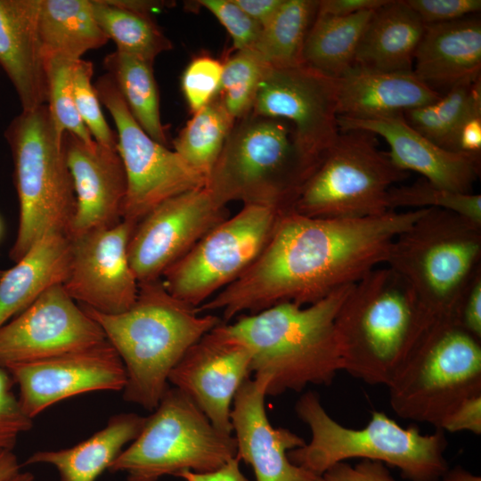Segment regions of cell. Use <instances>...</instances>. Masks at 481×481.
<instances>
[{
	"instance_id": "obj_1",
	"label": "cell",
	"mask_w": 481,
	"mask_h": 481,
	"mask_svg": "<svg viewBox=\"0 0 481 481\" xmlns=\"http://www.w3.org/2000/svg\"><path fill=\"white\" fill-rule=\"evenodd\" d=\"M422 211L320 218L283 210L256 261L211 298L209 308L230 322L284 302L314 303L385 265L394 240Z\"/></svg>"
},
{
	"instance_id": "obj_2",
	"label": "cell",
	"mask_w": 481,
	"mask_h": 481,
	"mask_svg": "<svg viewBox=\"0 0 481 481\" xmlns=\"http://www.w3.org/2000/svg\"><path fill=\"white\" fill-rule=\"evenodd\" d=\"M354 284L309 305L284 302L224 323L249 347L252 373L267 380L266 395L328 386L343 371L335 319Z\"/></svg>"
},
{
	"instance_id": "obj_3",
	"label": "cell",
	"mask_w": 481,
	"mask_h": 481,
	"mask_svg": "<svg viewBox=\"0 0 481 481\" xmlns=\"http://www.w3.org/2000/svg\"><path fill=\"white\" fill-rule=\"evenodd\" d=\"M81 306L124 364L123 398L149 411L158 406L171 371L187 350L223 322L216 314H200L171 295L161 280L139 283L134 305L119 314Z\"/></svg>"
},
{
	"instance_id": "obj_4",
	"label": "cell",
	"mask_w": 481,
	"mask_h": 481,
	"mask_svg": "<svg viewBox=\"0 0 481 481\" xmlns=\"http://www.w3.org/2000/svg\"><path fill=\"white\" fill-rule=\"evenodd\" d=\"M430 322L396 272L386 265L371 270L352 286L335 319L343 371L387 387Z\"/></svg>"
},
{
	"instance_id": "obj_5",
	"label": "cell",
	"mask_w": 481,
	"mask_h": 481,
	"mask_svg": "<svg viewBox=\"0 0 481 481\" xmlns=\"http://www.w3.org/2000/svg\"><path fill=\"white\" fill-rule=\"evenodd\" d=\"M298 417L311 432L308 443L289 452L291 462L322 476L349 459L376 461L397 468L409 481H440L448 469L444 431L422 434L403 428L382 412H372L367 425L351 428L339 424L324 409L319 395L306 392L298 400Z\"/></svg>"
},
{
	"instance_id": "obj_6",
	"label": "cell",
	"mask_w": 481,
	"mask_h": 481,
	"mask_svg": "<svg viewBox=\"0 0 481 481\" xmlns=\"http://www.w3.org/2000/svg\"><path fill=\"white\" fill-rule=\"evenodd\" d=\"M480 257L481 224L451 211L424 208L394 240L385 265L407 282L434 321L456 319Z\"/></svg>"
},
{
	"instance_id": "obj_7",
	"label": "cell",
	"mask_w": 481,
	"mask_h": 481,
	"mask_svg": "<svg viewBox=\"0 0 481 481\" xmlns=\"http://www.w3.org/2000/svg\"><path fill=\"white\" fill-rule=\"evenodd\" d=\"M387 387L397 416L440 428L461 402L481 394V339L456 319L430 322Z\"/></svg>"
},
{
	"instance_id": "obj_8",
	"label": "cell",
	"mask_w": 481,
	"mask_h": 481,
	"mask_svg": "<svg viewBox=\"0 0 481 481\" xmlns=\"http://www.w3.org/2000/svg\"><path fill=\"white\" fill-rule=\"evenodd\" d=\"M19 200V225L10 250L17 262L44 235L69 236L76 195L63 135L56 131L46 105L21 110L5 130Z\"/></svg>"
},
{
	"instance_id": "obj_9",
	"label": "cell",
	"mask_w": 481,
	"mask_h": 481,
	"mask_svg": "<svg viewBox=\"0 0 481 481\" xmlns=\"http://www.w3.org/2000/svg\"><path fill=\"white\" fill-rule=\"evenodd\" d=\"M304 180L292 126L249 112L235 120L205 186L224 206L289 210Z\"/></svg>"
},
{
	"instance_id": "obj_10",
	"label": "cell",
	"mask_w": 481,
	"mask_h": 481,
	"mask_svg": "<svg viewBox=\"0 0 481 481\" xmlns=\"http://www.w3.org/2000/svg\"><path fill=\"white\" fill-rule=\"evenodd\" d=\"M138 436L110 466L127 481H158L183 471L213 472L236 457L232 434L217 429L183 392L168 387Z\"/></svg>"
},
{
	"instance_id": "obj_11",
	"label": "cell",
	"mask_w": 481,
	"mask_h": 481,
	"mask_svg": "<svg viewBox=\"0 0 481 481\" xmlns=\"http://www.w3.org/2000/svg\"><path fill=\"white\" fill-rule=\"evenodd\" d=\"M363 130L340 131L323 159L298 189L289 210L320 218H359L387 211L389 190L409 173Z\"/></svg>"
},
{
	"instance_id": "obj_12",
	"label": "cell",
	"mask_w": 481,
	"mask_h": 481,
	"mask_svg": "<svg viewBox=\"0 0 481 481\" xmlns=\"http://www.w3.org/2000/svg\"><path fill=\"white\" fill-rule=\"evenodd\" d=\"M278 208L245 204L209 230L162 275L167 290L199 308L241 276L268 242Z\"/></svg>"
},
{
	"instance_id": "obj_13",
	"label": "cell",
	"mask_w": 481,
	"mask_h": 481,
	"mask_svg": "<svg viewBox=\"0 0 481 481\" xmlns=\"http://www.w3.org/2000/svg\"><path fill=\"white\" fill-rule=\"evenodd\" d=\"M94 86L117 130V151L126 178L122 220L136 224L164 201L206 185L204 176L139 126L109 74Z\"/></svg>"
},
{
	"instance_id": "obj_14",
	"label": "cell",
	"mask_w": 481,
	"mask_h": 481,
	"mask_svg": "<svg viewBox=\"0 0 481 481\" xmlns=\"http://www.w3.org/2000/svg\"><path fill=\"white\" fill-rule=\"evenodd\" d=\"M337 105V79L302 63L270 67L250 112L292 126L305 182L340 134Z\"/></svg>"
},
{
	"instance_id": "obj_15",
	"label": "cell",
	"mask_w": 481,
	"mask_h": 481,
	"mask_svg": "<svg viewBox=\"0 0 481 481\" xmlns=\"http://www.w3.org/2000/svg\"><path fill=\"white\" fill-rule=\"evenodd\" d=\"M228 216L206 186L175 196L135 226L127 247L131 267L144 283L160 280L209 230Z\"/></svg>"
},
{
	"instance_id": "obj_16",
	"label": "cell",
	"mask_w": 481,
	"mask_h": 481,
	"mask_svg": "<svg viewBox=\"0 0 481 481\" xmlns=\"http://www.w3.org/2000/svg\"><path fill=\"white\" fill-rule=\"evenodd\" d=\"M105 340L99 324L58 284L0 327V364L7 369Z\"/></svg>"
},
{
	"instance_id": "obj_17",
	"label": "cell",
	"mask_w": 481,
	"mask_h": 481,
	"mask_svg": "<svg viewBox=\"0 0 481 481\" xmlns=\"http://www.w3.org/2000/svg\"><path fill=\"white\" fill-rule=\"evenodd\" d=\"M135 224H118L70 238L69 271L62 284L79 305L102 314L130 308L139 283L131 267L127 247Z\"/></svg>"
},
{
	"instance_id": "obj_18",
	"label": "cell",
	"mask_w": 481,
	"mask_h": 481,
	"mask_svg": "<svg viewBox=\"0 0 481 481\" xmlns=\"http://www.w3.org/2000/svg\"><path fill=\"white\" fill-rule=\"evenodd\" d=\"M251 363L249 347L223 322L187 350L168 383L187 395L217 429L232 434V401L252 373Z\"/></svg>"
},
{
	"instance_id": "obj_19",
	"label": "cell",
	"mask_w": 481,
	"mask_h": 481,
	"mask_svg": "<svg viewBox=\"0 0 481 481\" xmlns=\"http://www.w3.org/2000/svg\"><path fill=\"white\" fill-rule=\"evenodd\" d=\"M19 387V400L34 419L51 405L84 393L122 391L126 381L124 364L105 341L32 363L7 368Z\"/></svg>"
},
{
	"instance_id": "obj_20",
	"label": "cell",
	"mask_w": 481,
	"mask_h": 481,
	"mask_svg": "<svg viewBox=\"0 0 481 481\" xmlns=\"http://www.w3.org/2000/svg\"><path fill=\"white\" fill-rule=\"evenodd\" d=\"M266 386L265 379H249L233 398L230 417L236 457L251 466L257 481H323L322 476L290 461L289 452L306 441L270 423L265 407Z\"/></svg>"
},
{
	"instance_id": "obj_21",
	"label": "cell",
	"mask_w": 481,
	"mask_h": 481,
	"mask_svg": "<svg viewBox=\"0 0 481 481\" xmlns=\"http://www.w3.org/2000/svg\"><path fill=\"white\" fill-rule=\"evenodd\" d=\"M62 139L76 195L69 237L118 224L123 217L126 178L117 149L95 141L86 143L67 132Z\"/></svg>"
},
{
	"instance_id": "obj_22",
	"label": "cell",
	"mask_w": 481,
	"mask_h": 481,
	"mask_svg": "<svg viewBox=\"0 0 481 481\" xmlns=\"http://www.w3.org/2000/svg\"><path fill=\"white\" fill-rule=\"evenodd\" d=\"M340 131L363 130L383 138L392 161L431 183L456 192L473 193L480 175L481 154L444 149L414 129L403 113L355 119L338 117Z\"/></svg>"
},
{
	"instance_id": "obj_23",
	"label": "cell",
	"mask_w": 481,
	"mask_h": 481,
	"mask_svg": "<svg viewBox=\"0 0 481 481\" xmlns=\"http://www.w3.org/2000/svg\"><path fill=\"white\" fill-rule=\"evenodd\" d=\"M412 72L440 94L463 82L480 78L479 16L426 25L415 52Z\"/></svg>"
},
{
	"instance_id": "obj_24",
	"label": "cell",
	"mask_w": 481,
	"mask_h": 481,
	"mask_svg": "<svg viewBox=\"0 0 481 481\" xmlns=\"http://www.w3.org/2000/svg\"><path fill=\"white\" fill-rule=\"evenodd\" d=\"M39 8L40 0H0V65L16 91L22 110L46 103Z\"/></svg>"
},
{
	"instance_id": "obj_25",
	"label": "cell",
	"mask_w": 481,
	"mask_h": 481,
	"mask_svg": "<svg viewBox=\"0 0 481 481\" xmlns=\"http://www.w3.org/2000/svg\"><path fill=\"white\" fill-rule=\"evenodd\" d=\"M336 79L338 116L348 118L404 114L442 95L412 71L387 72L354 65Z\"/></svg>"
},
{
	"instance_id": "obj_26",
	"label": "cell",
	"mask_w": 481,
	"mask_h": 481,
	"mask_svg": "<svg viewBox=\"0 0 481 481\" xmlns=\"http://www.w3.org/2000/svg\"><path fill=\"white\" fill-rule=\"evenodd\" d=\"M71 258L70 238L49 232L37 240L0 280V327L53 286L63 284Z\"/></svg>"
},
{
	"instance_id": "obj_27",
	"label": "cell",
	"mask_w": 481,
	"mask_h": 481,
	"mask_svg": "<svg viewBox=\"0 0 481 481\" xmlns=\"http://www.w3.org/2000/svg\"><path fill=\"white\" fill-rule=\"evenodd\" d=\"M425 24L405 0H389L374 11L359 42L355 65L387 71H412Z\"/></svg>"
},
{
	"instance_id": "obj_28",
	"label": "cell",
	"mask_w": 481,
	"mask_h": 481,
	"mask_svg": "<svg viewBox=\"0 0 481 481\" xmlns=\"http://www.w3.org/2000/svg\"><path fill=\"white\" fill-rule=\"evenodd\" d=\"M144 419L133 412L115 414L87 439L65 449L38 451L29 457L26 464L53 465L60 481H95L109 469L125 445L138 436Z\"/></svg>"
},
{
	"instance_id": "obj_29",
	"label": "cell",
	"mask_w": 481,
	"mask_h": 481,
	"mask_svg": "<svg viewBox=\"0 0 481 481\" xmlns=\"http://www.w3.org/2000/svg\"><path fill=\"white\" fill-rule=\"evenodd\" d=\"M38 30L45 61H77L109 41L94 18L92 0H40Z\"/></svg>"
},
{
	"instance_id": "obj_30",
	"label": "cell",
	"mask_w": 481,
	"mask_h": 481,
	"mask_svg": "<svg viewBox=\"0 0 481 481\" xmlns=\"http://www.w3.org/2000/svg\"><path fill=\"white\" fill-rule=\"evenodd\" d=\"M373 12L317 13L304 44L302 63L328 77H341L355 65L359 42Z\"/></svg>"
},
{
	"instance_id": "obj_31",
	"label": "cell",
	"mask_w": 481,
	"mask_h": 481,
	"mask_svg": "<svg viewBox=\"0 0 481 481\" xmlns=\"http://www.w3.org/2000/svg\"><path fill=\"white\" fill-rule=\"evenodd\" d=\"M103 65L135 121L153 140L167 146L153 64L116 50L104 58Z\"/></svg>"
},
{
	"instance_id": "obj_32",
	"label": "cell",
	"mask_w": 481,
	"mask_h": 481,
	"mask_svg": "<svg viewBox=\"0 0 481 481\" xmlns=\"http://www.w3.org/2000/svg\"><path fill=\"white\" fill-rule=\"evenodd\" d=\"M316 0H283L272 19L261 28L253 45L272 68L302 64V52L317 14Z\"/></svg>"
},
{
	"instance_id": "obj_33",
	"label": "cell",
	"mask_w": 481,
	"mask_h": 481,
	"mask_svg": "<svg viewBox=\"0 0 481 481\" xmlns=\"http://www.w3.org/2000/svg\"><path fill=\"white\" fill-rule=\"evenodd\" d=\"M94 18L117 51L138 57L150 63L160 53L172 49L150 14L135 12L112 4L110 0H92Z\"/></svg>"
},
{
	"instance_id": "obj_34",
	"label": "cell",
	"mask_w": 481,
	"mask_h": 481,
	"mask_svg": "<svg viewBox=\"0 0 481 481\" xmlns=\"http://www.w3.org/2000/svg\"><path fill=\"white\" fill-rule=\"evenodd\" d=\"M481 107V80L463 82L429 104L404 113L405 120L436 145L455 151V137L465 118Z\"/></svg>"
},
{
	"instance_id": "obj_35",
	"label": "cell",
	"mask_w": 481,
	"mask_h": 481,
	"mask_svg": "<svg viewBox=\"0 0 481 481\" xmlns=\"http://www.w3.org/2000/svg\"><path fill=\"white\" fill-rule=\"evenodd\" d=\"M234 122L216 97L192 114L173 141L174 151L207 182Z\"/></svg>"
},
{
	"instance_id": "obj_36",
	"label": "cell",
	"mask_w": 481,
	"mask_h": 481,
	"mask_svg": "<svg viewBox=\"0 0 481 481\" xmlns=\"http://www.w3.org/2000/svg\"><path fill=\"white\" fill-rule=\"evenodd\" d=\"M269 68L252 48L235 51L223 62L217 97L234 120L251 111L261 82Z\"/></svg>"
},
{
	"instance_id": "obj_37",
	"label": "cell",
	"mask_w": 481,
	"mask_h": 481,
	"mask_svg": "<svg viewBox=\"0 0 481 481\" xmlns=\"http://www.w3.org/2000/svg\"><path fill=\"white\" fill-rule=\"evenodd\" d=\"M388 209L436 208L453 212L481 224V195L461 193L438 187L424 178L394 186L388 192Z\"/></svg>"
},
{
	"instance_id": "obj_38",
	"label": "cell",
	"mask_w": 481,
	"mask_h": 481,
	"mask_svg": "<svg viewBox=\"0 0 481 481\" xmlns=\"http://www.w3.org/2000/svg\"><path fill=\"white\" fill-rule=\"evenodd\" d=\"M76 61L54 57L45 61L46 107L60 135L70 133L86 143L94 138L80 118L73 94V69Z\"/></svg>"
},
{
	"instance_id": "obj_39",
	"label": "cell",
	"mask_w": 481,
	"mask_h": 481,
	"mask_svg": "<svg viewBox=\"0 0 481 481\" xmlns=\"http://www.w3.org/2000/svg\"><path fill=\"white\" fill-rule=\"evenodd\" d=\"M94 66L83 59L74 64L73 94L77 113L98 143L117 149V135L102 111L101 102L92 83Z\"/></svg>"
},
{
	"instance_id": "obj_40",
	"label": "cell",
	"mask_w": 481,
	"mask_h": 481,
	"mask_svg": "<svg viewBox=\"0 0 481 481\" xmlns=\"http://www.w3.org/2000/svg\"><path fill=\"white\" fill-rule=\"evenodd\" d=\"M223 62L208 54H199L185 67L181 88L193 114L217 97L221 86Z\"/></svg>"
},
{
	"instance_id": "obj_41",
	"label": "cell",
	"mask_w": 481,
	"mask_h": 481,
	"mask_svg": "<svg viewBox=\"0 0 481 481\" xmlns=\"http://www.w3.org/2000/svg\"><path fill=\"white\" fill-rule=\"evenodd\" d=\"M197 4L207 9L229 33L235 51L252 48L261 26L252 20L234 0H199Z\"/></svg>"
},
{
	"instance_id": "obj_42",
	"label": "cell",
	"mask_w": 481,
	"mask_h": 481,
	"mask_svg": "<svg viewBox=\"0 0 481 481\" xmlns=\"http://www.w3.org/2000/svg\"><path fill=\"white\" fill-rule=\"evenodd\" d=\"M13 379L0 364V448L12 450L19 436L33 426L13 392Z\"/></svg>"
},
{
	"instance_id": "obj_43",
	"label": "cell",
	"mask_w": 481,
	"mask_h": 481,
	"mask_svg": "<svg viewBox=\"0 0 481 481\" xmlns=\"http://www.w3.org/2000/svg\"><path fill=\"white\" fill-rule=\"evenodd\" d=\"M425 25L445 23L477 14L480 0H405Z\"/></svg>"
},
{
	"instance_id": "obj_44",
	"label": "cell",
	"mask_w": 481,
	"mask_h": 481,
	"mask_svg": "<svg viewBox=\"0 0 481 481\" xmlns=\"http://www.w3.org/2000/svg\"><path fill=\"white\" fill-rule=\"evenodd\" d=\"M322 477L323 481H395L384 463L366 459L355 466L346 461L338 462Z\"/></svg>"
},
{
	"instance_id": "obj_45",
	"label": "cell",
	"mask_w": 481,
	"mask_h": 481,
	"mask_svg": "<svg viewBox=\"0 0 481 481\" xmlns=\"http://www.w3.org/2000/svg\"><path fill=\"white\" fill-rule=\"evenodd\" d=\"M456 319L467 332L481 339V268L475 273L460 300Z\"/></svg>"
},
{
	"instance_id": "obj_46",
	"label": "cell",
	"mask_w": 481,
	"mask_h": 481,
	"mask_svg": "<svg viewBox=\"0 0 481 481\" xmlns=\"http://www.w3.org/2000/svg\"><path fill=\"white\" fill-rule=\"evenodd\" d=\"M440 429L448 432L469 431L481 434V394L461 402L444 419Z\"/></svg>"
},
{
	"instance_id": "obj_47",
	"label": "cell",
	"mask_w": 481,
	"mask_h": 481,
	"mask_svg": "<svg viewBox=\"0 0 481 481\" xmlns=\"http://www.w3.org/2000/svg\"><path fill=\"white\" fill-rule=\"evenodd\" d=\"M455 151L481 154V107L472 110L459 127Z\"/></svg>"
},
{
	"instance_id": "obj_48",
	"label": "cell",
	"mask_w": 481,
	"mask_h": 481,
	"mask_svg": "<svg viewBox=\"0 0 481 481\" xmlns=\"http://www.w3.org/2000/svg\"><path fill=\"white\" fill-rule=\"evenodd\" d=\"M389 0H321L317 13L330 16H347L363 11H375Z\"/></svg>"
},
{
	"instance_id": "obj_49",
	"label": "cell",
	"mask_w": 481,
	"mask_h": 481,
	"mask_svg": "<svg viewBox=\"0 0 481 481\" xmlns=\"http://www.w3.org/2000/svg\"><path fill=\"white\" fill-rule=\"evenodd\" d=\"M178 477L184 481H249L240 469V460L235 457L219 469L208 473L183 471Z\"/></svg>"
},
{
	"instance_id": "obj_50",
	"label": "cell",
	"mask_w": 481,
	"mask_h": 481,
	"mask_svg": "<svg viewBox=\"0 0 481 481\" xmlns=\"http://www.w3.org/2000/svg\"><path fill=\"white\" fill-rule=\"evenodd\" d=\"M283 0H234L252 20L261 28L265 25L277 12Z\"/></svg>"
},
{
	"instance_id": "obj_51",
	"label": "cell",
	"mask_w": 481,
	"mask_h": 481,
	"mask_svg": "<svg viewBox=\"0 0 481 481\" xmlns=\"http://www.w3.org/2000/svg\"><path fill=\"white\" fill-rule=\"evenodd\" d=\"M20 472V465L12 450L0 448V481H8Z\"/></svg>"
},
{
	"instance_id": "obj_52",
	"label": "cell",
	"mask_w": 481,
	"mask_h": 481,
	"mask_svg": "<svg viewBox=\"0 0 481 481\" xmlns=\"http://www.w3.org/2000/svg\"><path fill=\"white\" fill-rule=\"evenodd\" d=\"M440 481H481V477L461 469H447Z\"/></svg>"
},
{
	"instance_id": "obj_53",
	"label": "cell",
	"mask_w": 481,
	"mask_h": 481,
	"mask_svg": "<svg viewBox=\"0 0 481 481\" xmlns=\"http://www.w3.org/2000/svg\"><path fill=\"white\" fill-rule=\"evenodd\" d=\"M34 476L29 472H20L8 481H33Z\"/></svg>"
},
{
	"instance_id": "obj_54",
	"label": "cell",
	"mask_w": 481,
	"mask_h": 481,
	"mask_svg": "<svg viewBox=\"0 0 481 481\" xmlns=\"http://www.w3.org/2000/svg\"><path fill=\"white\" fill-rule=\"evenodd\" d=\"M4 270L0 269V280H1V278H2V276H3V274H4Z\"/></svg>"
},
{
	"instance_id": "obj_55",
	"label": "cell",
	"mask_w": 481,
	"mask_h": 481,
	"mask_svg": "<svg viewBox=\"0 0 481 481\" xmlns=\"http://www.w3.org/2000/svg\"><path fill=\"white\" fill-rule=\"evenodd\" d=\"M0 233H1V222H0Z\"/></svg>"
}]
</instances>
